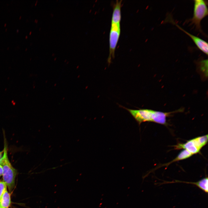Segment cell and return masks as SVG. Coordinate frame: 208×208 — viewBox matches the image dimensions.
Segmentation results:
<instances>
[{"label": "cell", "instance_id": "603a6c76", "mask_svg": "<svg viewBox=\"0 0 208 208\" xmlns=\"http://www.w3.org/2000/svg\"><path fill=\"white\" fill-rule=\"evenodd\" d=\"M0 208H2V207H0Z\"/></svg>", "mask_w": 208, "mask_h": 208}, {"label": "cell", "instance_id": "4fadbf2b", "mask_svg": "<svg viewBox=\"0 0 208 208\" xmlns=\"http://www.w3.org/2000/svg\"><path fill=\"white\" fill-rule=\"evenodd\" d=\"M3 153V151L0 152V159L1 158V157L2 156Z\"/></svg>", "mask_w": 208, "mask_h": 208}, {"label": "cell", "instance_id": "7a4b0ae2", "mask_svg": "<svg viewBox=\"0 0 208 208\" xmlns=\"http://www.w3.org/2000/svg\"><path fill=\"white\" fill-rule=\"evenodd\" d=\"M4 147L3 154L0 159V165L3 170V181L5 183L10 192L14 189L17 171L13 167L8 158V147L6 138L4 136Z\"/></svg>", "mask_w": 208, "mask_h": 208}, {"label": "cell", "instance_id": "5b68a950", "mask_svg": "<svg viewBox=\"0 0 208 208\" xmlns=\"http://www.w3.org/2000/svg\"><path fill=\"white\" fill-rule=\"evenodd\" d=\"M120 34V24H111L109 35V53L108 61L110 63L114 57L115 52Z\"/></svg>", "mask_w": 208, "mask_h": 208}, {"label": "cell", "instance_id": "44dd1931", "mask_svg": "<svg viewBox=\"0 0 208 208\" xmlns=\"http://www.w3.org/2000/svg\"><path fill=\"white\" fill-rule=\"evenodd\" d=\"M27 48H26V49L25 51H26V50H27Z\"/></svg>", "mask_w": 208, "mask_h": 208}, {"label": "cell", "instance_id": "7402d4cb", "mask_svg": "<svg viewBox=\"0 0 208 208\" xmlns=\"http://www.w3.org/2000/svg\"><path fill=\"white\" fill-rule=\"evenodd\" d=\"M36 20H35V21L36 22Z\"/></svg>", "mask_w": 208, "mask_h": 208}, {"label": "cell", "instance_id": "ffe728a7", "mask_svg": "<svg viewBox=\"0 0 208 208\" xmlns=\"http://www.w3.org/2000/svg\"><path fill=\"white\" fill-rule=\"evenodd\" d=\"M7 29H5V31H7Z\"/></svg>", "mask_w": 208, "mask_h": 208}, {"label": "cell", "instance_id": "30bf717a", "mask_svg": "<svg viewBox=\"0 0 208 208\" xmlns=\"http://www.w3.org/2000/svg\"><path fill=\"white\" fill-rule=\"evenodd\" d=\"M193 155L186 150L183 149L178 155L177 157L171 161L161 166H168L170 164L177 161L187 159Z\"/></svg>", "mask_w": 208, "mask_h": 208}, {"label": "cell", "instance_id": "3957f363", "mask_svg": "<svg viewBox=\"0 0 208 208\" xmlns=\"http://www.w3.org/2000/svg\"><path fill=\"white\" fill-rule=\"evenodd\" d=\"M193 14L192 17L189 20L191 24L193 25L196 30L202 33L201 21L208 14L207 1L194 0Z\"/></svg>", "mask_w": 208, "mask_h": 208}, {"label": "cell", "instance_id": "52a82bcc", "mask_svg": "<svg viewBox=\"0 0 208 208\" xmlns=\"http://www.w3.org/2000/svg\"><path fill=\"white\" fill-rule=\"evenodd\" d=\"M208 179L207 177H205L196 182H188L178 180H175L174 181L172 182L165 181L161 183V184L176 183H182L187 184H191L195 185L203 192L207 194L208 192Z\"/></svg>", "mask_w": 208, "mask_h": 208}, {"label": "cell", "instance_id": "7c38bea8", "mask_svg": "<svg viewBox=\"0 0 208 208\" xmlns=\"http://www.w3.org/2000/svg\"><path fill=\"white\" fill-rule=\"evenodd\" d=\"M3 170L1 166L0 165V176L2 175Z\"/></svg>", "mask_w": 208, "mask_h": 208}, {"label": "cell", "instance_id": "ac0fdd59", "mask_svg": "<svg viewBox=\"0 0 208 208\" xmlns=\"http://www.w3.org/2000/svg\"><path fill=\"white\" fill-rule=\"evenodd\" d=\"M21 16H20V18H21Z\"/></svg>", "mask_w": 208, "mask_h": 208}, {"label": "cell", "instance_id": "d6986e66", "mask_svg": "<svg viewBox=\"0 0 208 208\" xmlns=\"http://www.w3.org/2000/svg\"><path fill=\"white\" fill-rule=\"evenodd\" d=\"M36 21V23L37 22H38V20H37Z\"/></svg>", "mask_w": 208, "mask_h": 208}, {"label": "cell", "instance_id": "5bb4252c", "mask_svg": "<svg viewBox=\"0 0 208 208\" xmlns=\"http://www.w3.org/2000/svg\"><path fill=\"white\" fill-rule=\"evenodd\" d=\"M27 37H28V36H25V38H27Z\"/></svg>", "mask_w": 208, "mask_h": 208}, {"label": "cell", "instance_id": "8fae6325", "mask_svg": "<svg viewBox=\"0 0 208 208\" xmlns=\"http://www.w3.org/2000/svg\"><path fill=\"white\" fill-rule=\"evenodd\" d=\"M7 190L6 184L3 181H0V199L2 195Z\"/></svg>", "mask_w": 208, "mask_h": 208}, {"label": "cell", "instance_id": "9c48e42d", "mask_svg": "<svg viewBox=\"0 0 208 208\" xmlns=\"http://www.w3.org/2000/svg\"><path fill=\"white\" fill-rule=\"evenodd\" d=\"M11 203L10 195L7 190L0 199V207L3 208H9Z\"/></svg>", "mask_w": 208, "mask_h": 208}, {"label": "cell", "instance_id": "e0dca14e", "mask_svg": "<svg viewBox=\"0 0 208 208\" xmlns=\"http://www.w3.org/2000/svg\"><path fill=\"white\" fill-rule=\"evenodd\" d=\"M6 25V24H5V25H4V26H5V25Z\"/></svg>", "mask_w": 208, "mask_h": 208}, {"label": "cell", "instance_id": "6da1fadb", "mask_svg": "<svg viewBox=\"0 0 208 208\" xmlns=\"http://www.w3.org/2000/svg\"><path fill=\"white\" fill-rule=\"evenodd\" d=\"M123 107L130 113L139 125L145 122L166 125L167 117L174 112H163L145 109H133Z\"/></svg>", "mask_w": 208, "mask_h": 208}, {"label": "cell", "instance_id": "d4e9b609", "mask_svg": "<svg viewBox=\"0 0 208 208\" xmlns=\"http://www.w3.org/2000/svg\"><path fill=\"white\" fill-rule=\"evenodd\" d=\"M40 29H39V30H40Z\"/></svg>", "mask_w": 208, "mask_h": 208}, {"label": "cell", "instance_id": "8992f818", "mask_svg": "<svg viewBox=\"0 0 208 208\" xmlns=\"http://www.w3.org/2000/svg\"><path fill=\"white\" fill-rule=\"evenodd\" d=\"M169 21L176 25L178 28L183 31L188 35L193 41L198 48L204 53L208 55V43L200 38L189 33L177 24L171 18H169Z\"/></svg>", "mask_w": 208, "mask_h": 208}, {"label": "cell", "instance_id": "cb8c5ba5", "mask_svg": "<svg viewBox=\"0 0 208 208\" xmlns=\"http://www.w3.org/2000/svg\"><path fill=\"white\" fill-rule=\"evenodd\" d=\"M9 49V47H8V48H7V49Z\"/></svg>", "mask_w": 208, "mask_h": 208}, {"label": "cell", "instance_id": "2e32d148", "mask_svg": "<svg viewBox=\"0 0 208 208\" xmlns=\"http://www.w3.org/2000/svg\"><path fill=\"white\" fill-rule=\"evenodd\" d=\"M18 31H19V30L18 29V30H17V32H18Z\"/></svg>", "mask_w": 208, "mask_h": 208}, {"label": "cell", "instance_id": "277c9868", "mask_svg": "<svg viewBox=\"0 0 208 208\" xmlns=\"http://www.w3.org/2000/svg\"><path fill=\"white\" fill-rule=\"evenodd\" d=\"M208 135L198 136L187 141L184 143H179L174 146L175 149H185L193 155L199 152L207 144Z\"/></svg>", "mask_w": 208, "mask_h": 208}, {"label": "cell", "instance_id": "ba28073f", "mask_svg": "<svg viewBox=\"0 0 208 208\" xmlns=\"http://www.w3.org/2000/svg\"><path fill=\"white\" fill-rule=\"evenodd\" d=\"M122 0H116L114 4L111 19V24H120L121 19V3Z\"/></svg>", "mask_w": 208, "mask_h": 208}, {"label": "cell", "instance_id": "9a60e30c", "mask_svg": "<svg viewBox=\"0 0 208 208\" xmlns=\"http://www.w3.org/2000/svg\"><path fill=\"white\" fill-rule=\"evenodd\" d=\"M31 31H30V33H29V34H30V35L31 34Z\"/></svg>", "mask_w": 208, "mask_h": 208}]
</instances>
